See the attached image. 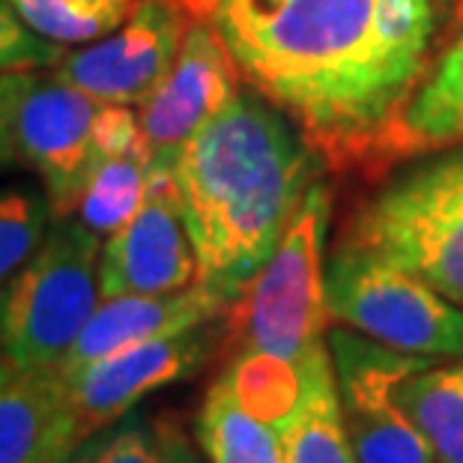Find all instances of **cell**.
Instances as JSON below:
<instances>
[{"mask_svg": "<svg viewBox=\"0 0 463 463\" xmlns=\"http://www.w3.org/2000/svg\"><path fill=\"white\" fill-rule=\"evenodd\" d=\"M251 93L329 165L383 159L439 57L451 0H185Z\"/></svg>", "mask_w": 463, "mask_h": 463, "instance_id": "1", "label": "cell"}, {"mask_svg": "<svg viewBox=\"0 0 463 463\" xmlns=\"http://www.w3.org/2000/svg\"><path fill=\"white\" fill-rule=\"evenodd\" d=\"M323 165L297 126L258 93H240L201 126L174 165L198 281L236 302L279 249Z\"/></svg>", "mask_w": 463, "mask_h": 463, "instance_id": "2", "label": "cell"}, {"mask_svg": "<svg viewBox=\"0 0 463 463\" xmlns=\"http://www.w3.org/2000/svg\"><path fill=\"white\" fill-rule=\"evenodd\" d=\"M341 240L395 260L463 308V141L392 174Z\"/></svg>", "mask_w": 463, "mask_h": 463, "instance_id": "3", "label": "cell"}, {"mask_svg": "<svg viewBox=\"0 0 463 463\" xmlns=\"http://www.w3.org/2000/svg\"><path fill=\"white\" fill-rule=\"evenodd\" d=\"M332 222V189L323 176L302 198L279 249L245 284L224 314V338L233 353H272L302 362L326 338V233Z\"/></svg>", "mask_w": 463, "mask_h": 463, "instance_id": "4", "label": "cell"}, {"mask_svg": "<svg viewBox=\"0 0 463 463\" xmlns=\"http://www.w3.org/2000/svg\"><path fill=\"white\" fill-rule=\"evenodd\" d=\"M102 236L81 219H54L45 240L0 290V359L61 368L102 302Z\"/></svg>", "mask_w": 463, "mask_h": 463, "instance_id": "5", "label": "cell"}, {"mask_svg": "<svg viewBox=\"0 0 463 463\" xmlns=\"http://www.w3.org/2000/svg\"><path fill=\"white\" fill-rule=\"evenodd\" d=\"M326 311L392 350L463 359V308L383 254L338 242L326 258Z\"/></svg>", "mask_w": 463, "mask_h": 463, "instance_id": "6", "label": "cell"}, {"mask_svg": "<svg viewBox=\"0 0 463 463\" xmlns=\"http://www.w3.org/2000/svg\"><path fill=\"white\" fill-rule=\"evenodd\" d=\"M102 102L61 81L54 69L0 72V117L15 165L43 180L54 219L75 215L93 165V126Z\"/></svg>", "mask_w": 463, "mask_h": 463, "instance_id": "7", "label": "cell"}, {"mask_svg": "<svg viewBox=\"0 0 463 463\" xmlns=\"http://www.w3.org/2000/svg\"><path fill=\"white\" fill-rule=\"evenodd\" d=\"M344 428L356 463H437L395 398V386L437 359L392 350L356 329L326 332Z\"/></svg>", "mask_w": 463, "mask_h": 463, "instance_id": "8", "label": "cell"}, {"mask_svg": "<svg viewBox=\"0 0 463 463\" xmlns=\"http://www.w3.org/2000/svg\"><path fill=\"white\" fill-rule=\"evenodd\" d=\"M189 24L185 0H137L114 33L66 52L54 75L102 105L137 108L174 69Z\"/></svg>", "mask_w": 463, "mask_h": 463, "instance_id": "9", "label": "cell"}, {"mask_svg": "<svg viewBox=\"0 0 463 463\" xmlns=\"http://www.w3.org/2000/svg\"><path fill=\"white\" fill-rule=\"evenodd\" d=\"M224 317L203 326L132 344L69 373V395L81 437H96L120 421L146 395L201 371L224 338Z\"/></svg>", "mask_w": 463, "mask_h": 463, "instance_id": "10", "label": "cell"}, {"mask_svg": "<svg viewBox=\"0 0 463 463\" xmlns=\"http://www.w3.org/2000/svg\"><path fill=\"white\" fill-rule=\"evenodd\" d=\"M240 69L203 15H192L180 57L165 81L137 105L153 167L174 171L189 137L240 96Z\"/></svg>", "mask_w": 463, "mask_h": 463, "instance_id": "11", "label": "cell"}, {"mask_svg": "<svg viewBox=\"0 0 463 463\" xmlns=\"http://www.w3.org/2000/svg\"><path fill=\"white\" fill-rule=\"evenodd\" d=\"M194 281L198 258L183 222L174 171L153 167L144 206L102 242V299L126 293H171L192 288Z\"/></svg>", "mask_w": 463, "mask_h": 463, "instance_id": "12", "label": "cell"}, {"mask_svg": "<svg viewBox=\"0 0 463 463\" xmlns=\"http://www.w3.org/2000/svg\"><path fill=\"white\" fill-rule=\"evenodd\" d=\"M81 442L63 371L0 359V463H69Z\"/></svg>", "mask_w": 463, "mask_h": 463, "instance_id": "13", "label": "cell"}, {"mask_svg": "<svg viewBox=\"0 0 463 463\" xmlns=\"http://www.w3.org/2000/svg\"><path fill=\"white\" fill-rule=\"evenodd\" d=\"M231 297L206 288L201 281L171 293L108 297L93 311L84 332L78 335L75 347L69 350L61 371L63 377H69V373L87 368L90 362L111 356V353L132 347V344H144L174 332L203 326V323H215L231 311Z\"/></svg>", "mask_w": 463, "mask_h": 463, "instance_id": "14", "label": "cell"}, {"mask_svg": "<svg viewBox=\"0 0 463 463\" xmlns=\"http://www.w3.org/2000/svg\"><path fill=\"white\" fill-rule=\"evenodd\" d=\"M302 398L281 425L284 463H356L344 428L329 341L323 338L299 362Z\"/></svg>", "mask_w": 463, "mask_h": 463, "instance_id": "15", "label": "cell"}, {"mask_svg": "<svg viewBox=\"0 0 463 463\" xmlns=\"http://www.w3.org/2000/svg\"><path fill=\"white\" fill-rule=\"evenodd\" d=\"M458 141H463V24L401 114L383 162L410 159Z\"/></svg>", "mask_w": 463, "mask_h": 463, "instance_id": "16", "label": "cell"}, {"mask_svg": "<svg viewBox=\"0 0 463 463\" xmlns=\"http://www.w3.org/2000/svg\"><path fill=\"white\" fill-rule=\"evenodd\" d=\"M395 398L437 463H463V359L425 364L395 386Z\"/></svg>", "mask_w": 463, "mask_h": 463, "instance_id": "17", "label": "cell"}, {"mask_svg": "<svg viewBox=\"0 0 463 463\" xmlns=\"http://www.w3.org/2000/svg\"><path fill=\"white\" fill-rule=\"evenodd\" d=\"M194 437L210 463H284L281 428L245 410L224 373L206 389Z\"/></svg>", "mask_w": 463, "mask_h": 463, "instance_id": "18", "label": "cell"}, {"mask_svg": "<svg viewBox=\"0 0 463 463\" xmlns=\"http://www.w3.org/2000/svg\"><path fill=\"white\" fill-rule=\"evenodd\" d=\"M153 180V150H137L99 156L90 165L81 198L75 206V219H81L102 240L120 231L141 210Z\"/></svg>", "mask_w": 463, "mask_h": 463, "instance_id": "19", "label": "cell"}, {"mask_svg": "<svg viewBox=\"0 0 463 463\" xmlns=\"http://www.w3.org/2000/svg\"><path fill=\"white\" fill-rule=\"evenodd\" d=\"M15 15L48 43L87 45L114 33L137 0H6Z\"/></svg>", "mask_w": 463, "mask_h": 463, "instance_id": "20", "label": "cell"}, {"mask_svg": "<svg viewBox=\"0 0 463 463\" xmlns=\"http://www.w3.org/2000/svg\"><path fill=\"white\" fill-rule=\"evenodd\" d=\"M222 373L242 407L269 425L281 428L302 398L299 364L272 353H233Z\"/></svg>", "mask_w": 463, "mask_h": 463, "instance_id": "21", "label": "cell"}, {"mask_svg": "<svg viewBox=\"0 0 463 463\" xmlns=\"http://www.w3.org/2000/svg\"><path fill=\"white\" fill-rule=\"evenodd\" d=\"M90 463H198V458L174 421L132 410L117 428L96 433Z\"/></svg>", "mask_w": 463, "mask_h": 463, "instance_id": "22", "label": "cell"}, {"mask_svg": "<svg viewBox=\"0 0 463 463\" xmlns=\"http://www.w3.org/2000/svg\"><path fill=\"white\" fill-rule=\"evenodd\" d=\"M52 222V203L45 194L27 189L0 192V290L31 260Z\"/></svg>", "mask_w": 463, "mask_h": 463, "instance_id": "23", "label": "cell"}, {"mask_svg": "<svg viewBox=\"0 0 463 463\" xmlns=\"http://www.w3.org/2000/svg\"><path fill=\"white\" fill-rule=\"evenodd\" d=\"M69 48L48 43L39 33H33L15 9L0 0V72L13 69H54L63 61Z\"/></svg>", "mask_w": 463, "mask_h": 463, "instance_id": "24", "label": "cell"}, {"mask_svg": "<svg viewBox=\"0 0 463 463\" xmlns=\"http://www.w3.org/2000/svg\"><path fill=\"white\" fill-rule=\"evenodd\" d=\"M15 165V156H13V146H9V137L4 129V117H0V167H9Z\"/></svg>", "mask_w": 463, "mask_h": 463, "instance_id": "25", "label": "cell"}, {"mask_svg": "<svg viewBox=\"0 0 463 463\" xmlns=\"http://www.w3.org/2000/svg\"><path fill=\"white\" fill-rule=\"evenodd\" d=\"M93 449H96V437H87L81 446H78V451H75L69 463H90L93 460Z\"/></svg>", "mask_w": 463, "mask_h": 463, "instance_id": "26", "label": "cell"}]
</instances>
